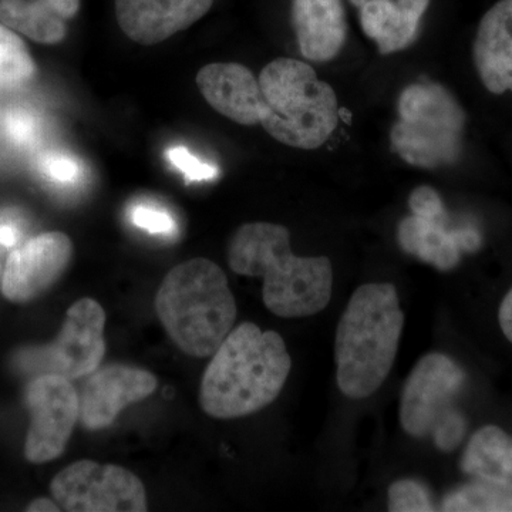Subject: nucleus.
I'll list each match as a JSON object with an SVG mask.
<instances>
[{
	"instance_id": "aec40b11",
	"label": "nucleus",
	"mask_w": 512,
	"mask_h": 512,
	"mask_svg": "<svg viewBox=\"0 0 512 512\" xmlns=\"http://www.w3.org/2000/svg\"><path fill=\"white\" fill-rule=\"evenodd\" d=\"M464 473L512 493V437L497 426L478 430L461 458Z\"/></svg>"
},
{
	"instance_id": "c756f323",
	"label": "nucleus",
	"mask_w": 512,
	"mask_h": 512,
	"mask_svg": "<svg viewBox=\"0 0 512 512\" xmlns=\"http://www.w3.org/2000/svg\"><path fill=\"white\" fill-rule=\"evenodd\" d=\"M20 239L19 225L9 218L0 220V247L13 248L18 245Z\"/></svg>"
},
{
	"instance_id": "9b49d317",
	"label": "nucleus",
	"mask_w": 512,
	"mask_h": 512,
	"mask_svg": "<svg viewBox=\"0 0 512 512\" xmlns=\"http://www.w3.org/2000/svg\"><path fill=\"white\" fill-rule=\"evenodd\" d=\"M73 242L59 231L45 232L13 249L2 275V293L15 303L35 301L62 278L72 261Z\"/></svg>"
},
{
	"instance_id": "2eb2a0df",
	"label": "nucleus",
	"mask_w": 512,
	"mask_h": 512,
	"mask_svg": "<svg viewBox=\"0 0 512 512\" xmlns=\"http://www.w3.org/2000/svg\"><path fill=\"white\" fill-rule=\"evenodd\" d=\"M397 241L407 254L450 271L460 261L461 251H476L481 244L480 235L471 228H448L447 214L439 218L410 215L397 228Z\"/></svg>"
},
{
	"instance_id": "f8f14e48",
	"label": "nucleus",
	"mask_w": 512,
	"mask_h": 512,
	"mask_svg": "<svg viewBox=\"0 0 512 512\" xmlns=\"http://www.w3.org/2000/svg\"><path fill=\"white\" fill-rule=\"evenodd\" d=\"M157 384V377L140 367H97L79 394L80 421L87 430L107 429L126 407L156 392Z\"/></svg>"
},
{
	"instance_id": "f03ea898",
	"label": "nucleus",
	"mask_w": 512,
	"mask_h": 512,
	"mask_svg": "<svg viewBox=\"0 0 512 512\" xmlns=\"http://www.w3.org/2000/svg\"><path fill=\"white\" fill-rule=\"evenodd\" d=\"M292 369L284 339L244 322L229 332L202 376L200 404L208 416L231 420L274 403Z\"/></svg>"
},
{
	"instance_id": "412c9836",
	"label": "nucleus",
	"mask_w": 512,
	"mask_h": 512,
	"mask_svg": "<svg viewBox=\"0 0 512 512\" xmlns=\"http://www.w3.org/2000/svg\"><path fill=\"white\" fill-rule=\"evenodd\" d=\"M36 64L25 42L15 32L0 23V84L20 87L35 77Z\"/></svg>"
},
{
	"instance_id": "dca6fc26",
	"label": "nucleus",
	"mask_w": 512,
	"mask_h": 512,
	"mask_svg": "<svg viewBox=\"0 0 512 512\" xmlns=\"http://www.w3.org/2000/svg\"><path fill=\"white\" fill-rule=\"evenodd\" d=\"M291 16L306 60L325 63L339 55L348 37L342 0H292Z\"/></svg>"
},
{
	"instance_id": "473e14b6",
	"label": "nucleus",
	"mask_w": 512,
	"mask_h": 512,
	"mask_svg": "<svg viewBox=\"0 0 512 512\" xmlns=\"http://www.w3.org/2000/svg\"><path fill=\"white\" fill-rule=\"evenodd\" d=\"M352 2V5H355L356 8H362L363 5L367 2V0H350Z\"/></svg>"
},
{
	"instance_id": "2f4dec72",
	"label": "nucleus",
	"mask_w": 512,
	"mask_h": 512,
	"mask_svg": "<svg viewBox=\"0 0 512 512\" xmlns=\"http://www.w3.org/2000/svg\"><path fill=\"white\" fill-rule=\"evenodd\" d=\"M62 508H59V504L53 503L49 498H36L26 508V511L30 512H59Z\"/></svg>"
},
{
	"instance_id": "72a5a7b5",
	"label": "nucleus",
	"mask_w": 512,
	"mask_h": 512,
	"mask_svg": "<svg viewBox=\"0 0 512 512\" xmlns=\"http://www.w3.org/2000/svg\"><path fill=\"white\" fill-rule=\"evenodd\" d=\"M3 268H5V266H3L2 254H0V282H2Z\"/></svg>"
},
{
	"instance_id": "20e7f679",
	"label": "nucleus",
	"mask_w": 512,
	"mask_h": 512,
	"mask_svg": "<svg viewBox=\"0 0 512 512\" xmlns=\"http://www.w3.org/2000/svg\"><path fill=\"white\" fill-rule=\"evenodd\" d=\"M156 311L175 346L192 357H210L234 329L237 302L224 271L205 258L175 266L157 292Z\"/></svg>"
},
{
	"instance_id": "0eeeda50",
	"label": "nucleus",
	"mask_w": 512,
	"mask_h": 512,
	"mask_svg": "<svg viewBox=\"0 0 512 512\" xmlns=\"http://www.w3.org/2000/svg\"><path fill=\"white\" fill-rule=\"evenodd\" d=\"M104 325L106 312L100 303L80 299L67 311L55 342L20 353L19 365L36 376L57 375L69 380L89 376L106 353Z\"/></svg>"
},
{
	"instance_id": "4468645a",
	"label": "nucleus",
	"mask_w": 512,
	"mask_h": 512,
	"mask_svg": "<svg viewBox=\"0 0 512 512\" xmlns=\"http://www.w3.org/2000/svg\"><path fill=\"white\" fill-rule=\"evenodd\" d=\"M197 86L212 109L227 119L242 126L261 121V87L244 64H208L198 72Z\"/></svg>"
},
{
	"instance_id": "a211bd4d",
	"label": "nucleus",
	"mask_w": 512,
	"mask_h": 512,
	"mask_svg": "<svg viewBox=\"0 0 512 512\" xmlns=\"http://www.w3.org/2000/svg\"><path fill=\"white\" fill-rule=\"evenodd\" d=\"M430 0H367L360 8V25L377 43L382 55H392L412 45Z\"/></svg>"
},
{
	"instance_id": "cd10ccee",
	"label": "nucleus",
	"mask_w": 512,
	"mask_h": 512,
	"mask_svg": "<svg viewBox=\"0 0 512 512\" xmlns=\"http://www.w3.org/2000/svg\"><path fill=\"white\" fill-rule=\"evenodd\" d=\"M409 207L413 215L423 218H439L446 215L439 192L427 185H421L410 194Z\"/></svg>"
},
{
	"instance_id": "ddd939ff",
	"label": "nucleus",
	"mask_w": 512,
	"mask_h": 512,
	"mask_svg": "<svg viewBox=\"0 0 512 512\" xmlns=\"http://www.w3.org/2000/svg\"><path fill=\"white\" fill-rule=\"evenodd\" d=\"M214 0H116L121 30L144 46L164 42L207 15Z\"/></svg>"
},
{
	"instance_id": "b1692460",
	"label": "nucleus",
	"mask_w": 512,
	"mask_h": 512,
	"mask_svg": "<svg viewBox=\"0 0 512 512\" xmlns=\"http://www.w3.org/2000/svg\"><path fill=\"white\" fill-rule=\"evenodd\" d=\"M130 220L137 228L154 235H174L177 222L173 215L156 205L137 204L131 208Z\"/></svg>"
},
{
	"instance_id": "7ed1b4c3",
	"label": "nucleus",
	"mask_w": 512,
	"mask_h": 512,
	"mask_svg": "<svg viewBox=\"0 0 512 512\" xmlns=\"http://www.w3.org/2000/svg\"><path fill=\"white\" fill-rule=\"evenodd\" d=\"M404 325L400 299L392 284L359 286L336 330V379L350 399H366L389 376Z\"/></svg>"
},
{
	"instance_id": "393cba45",
	"label": "nucleus",
	"mask_w": 512,
	"mask_h": 512,
	"mask_svg": "<svg viewBox=\"0 0 512 512\" xmlns=\"http://www.w3.org/2000/svg\"><path fill=\"white\" fill-rule=\"evenodd\" d=\"M167 157L170 163L173 164L180 173H183L188 183L214 180L218 175L217 167L204 163V161L195 157L194 154H191L185 147L178 146L170 148Z\"/></svg>"
},
{
	"instance_id": "f257e3e1",
	"label": "nucleus",
	"mask_w": 512,
	"mask_h": 512,
	"mask_svg": "<svg viewBox=\"0 0 512 512\" xmlns=\"http://www.w3.org/2000/svg\"><path fill=\"white\" fill-rule=\"evenodd\" d=\"M229 268L264 278L262 299L279 318L322 312L332 298V264L326 256L292 254L289 229L272 222L241 225L228 245Z\"/></svg>"
},
{
	"instance_id": "4be33fe9",
	"label": "nucleus",
	"mask_w": 512,
	"mask_h": 512,
	"mask_svg": "<svg viewBox=\"0 0 512 512\" xmlns=\"http://www.w3.org/2000/svg\"><path fill=\"white\" fill-rule=\"evenodd\" d=\"M444 511L512 512V493L491 484H474L458 488L443 501Z\"/></svg>"
},
{
	"instance_id": "6e6552de",
	"label": "nucleus",
	"mask_w": 512,
	"mask_h": 512,
	"mask_svg": "<svg viewBox=\"0 0 512 512\" xmlns=\"http://www.w3.org/2000/svg\"><path fill=\"white\" fill-rule=\"evenodd\" d=\"M53 498L69 512H144L143 481L127 468L80 460L63 468L50 484Z\"/></svg>"
},
{
	"instance_id": "423d86ee",
	"label": "nucleus",
	"mask_w": 512,
	"mask_h": 512,
	"mask_svg": "<svg viewBox=\"0 0 512 512\" xmlns=\"http://www.w3.org/2000/svg\"><path fill=\"white\" fill-rule=\"evenodd\" d=\"M392 150L407 164L439 168L456 163L463 148L466 113L446 87L414 83L400 93Z\"/></svg>"
},
{
	"instance_id": "39448f33",
	"label": "nucleus",
	"mask_w": 512,
	"mask_h": 512,
	"mask_svg": "<svg viewBox=\"0 0 512 512\" xmlns=\"http://www.w3.org/2000/svg\"><path fill=\"white\" fill-rule=\"evenodd\" d=\"M261 121L266 133L285 146L316 150L335 133L339 103L330 84L302 60H272L259 74Z\"/></svg>"
},
{
	"instance_id": "bb28decb",
	"label": "nucleus",
	"mask_w": 512,
	"mask_h": 512,
	"mask_svg": "<svg viewBox=\"0 0 512 512\" xmlns=\"http://www.w3.org/2000/svg\"><path fill=\"white\" fill-rule=\"evenodd\" d=\"M464 434H466V420L454 410L437 424L431 436L440 450L451 451L461 443Z\"/></svg>"
},
{
	"instance_id": "c85d7f7f",
	"label": "nucleus",
	"mask_w": 512,
	"mask_h": 512,
	"mask_svg": "<svg viewBox=\"0 0 512 512\" xmlns=\"http://www.w3.org/2000/svg\"><path fill=\"white\" fill-rule=\"evenodd\" d=\"M5 131L16 144H29L36 138L37 124L28 111L16 110L5 119Z\"/></svg>"
},
{
	"instance_id": "7c9ffc66",
	"label": "nucleus",
	"mask_w": 512,
	"mask_h": 512,
	"mask_svg": "<svg viewBox=\"0 0 512 512\" xmlns=\"http://www.w3.org/2000/svg\"><path fill=\"white\" fill-rule=\"evenodd\" d=\"M498 319H500L501 330H503L505 338L512 343V288L501 302Z\"/></svg>"
},
{
	"instance_id": "1a4fd4ad",
	"label": "nucleus",
	"mask_w": 512,
	"mask_h": 512,
	"mask_svg": "<svg viewBox=\"0 0 512 512\" xmlns=\"http://www.w3.org/2000/svg\"><path fill=\"white\" fill-rule=\"evenodd\" d=\"M30 427L25 443L26 460L49 463L66 450L80 419L79 393L72 380L57 375H39L26 387Z\"/></svg>"
},
{
	"instance_id": "f3484780",
	"label": "nucleus",
	"mask_w": 512,
	"mask_h": 512,
	"mask_svg": "<svg viewBox=\"0 0 512 512\" xmlns=\"http://www.w3.org/2000/svg\"><path fill=\"white\" fill-rule=\"evenodd\" d=\"M473 59L485 89L512 93V0H500L478 25Z\"/></svg>"
},
{
	"instance_id": "6ab92c4d",
	"label": "nucleus",
	"mask_w": 512,
	"mask_h": 512,
	"mask_svg": "<svg viewBox=\"0 0 512 512\" xmlns=\"http://www.w3.org/2000/svg\"><path fill=\"white\" fill-rule=\"evenodd\" d=\"M79 9L80 0H0V20L37 43L57 45Z\"/></svg>"
},
{
	"instance_id": "a878e982",
	"label": "nucleus",
	"mask_w": 512,
	"mask_h": 512,
	"mask_svg": "<svg viewBox=\"0 0 512 512\" xmlns=\"http://www.w3.org/2000/svg\"><path fill=\"white\" fill-rule=\"evenodd\" d=\"M40 170L49 180L59 184H74L82 175V167L74 158L66 154H47L40 161Z\"/></svg>"
},
{
	"instance_id": "5701e85b",
	"label": "nucleus",
	"mask_w": 512,
	"mask_h": 512,
	"mask_svg": "<svg viewBox=\"0 0 512 512\" xmlns=\"http://www.w3.org/2000/svg\"><path fill=\"white\" fill-rule=\"evenodd\" d=\"M430 495L423 485L412 480H400L389 488V511L427 512L433 511Z\"/></svg>"
},
{
	"instance_id": "9d476101",
	"label": "nucleus",
	"mask_w": 512,
	"mask_h": 512,
	"mask_svg": "<svg viewBox=\"0 0 512 512\" xmlns=\"http://www.w3.org/2000/svg\"><path fill=\"white\" fill-rule=\"evenodd\" d=\"M464 380L463 370L450 357L441 353L421 357L403 389L400 423L404 431L413 437L433 434L437 424L454 412L451 404Z\"/></svg>"
}]
</instances>
